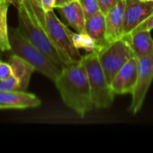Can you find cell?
<instances>
[{
    "instance_id": "obj_8",
    "label": "cell",
    "mask_w": 153,
    "mask_h": 153,
    "mask_svg": "<svg viewBox=\"0 0 153 153\" xmlns=\"http://www.w3.org/2000/svg\"><path fill=\"white\" fill-rule=\"evenodd\" d=\"M152 13L153 1L126 0L124 13L123 35L126 36L131 33Z\"/></svg>"
},
{
    "instance_id": "obj_10",
    "label": "cell",
    "mask_w": 153,
    "mask_h": 153,
    "mask_svg": "<svg viewBox=\"0 0 153 153\" xmlns=\"http://www.w3.org/2000/svg\"><path fill=\"white\" fill-rule=\"evenodd\" d=\"M41 105V100L27 91H0V109L3 108H30Z\"/></svg>"
},
{
    "instance_id": "obj_23",
    "label": "cell",
    "mask_w": 153,
    "mask_h": 153,
    "mask_svg": "<svg viewBox=\"0 0 153 153\" xmlns=\"http://www.w3.org/2000/svg\"><path fill=\"white\" fill-rule=\"evenodd\" d=\"M153 29V13L144 21L138 27H136L133 31H139V30H152ZM132 31V32H133Z\"/></svg>"
},
{
    "instance_id": "obj_14",
    "label": "cell",
    "mask_w": 153,
    "mask_h": 153,
    "mask_svg": "<svg viewBox=\"0 0 153 153\" xmlns=\"http://www.w3.org/2000/svg\"><path fill=\"white\" fill-rule=\"evenodd\" d=\"M124 38L129 43L135 57H142L153 51V39L150 30L133 31Z\"/></svg>"
},
{
    "instance_id": "obj_2",
    "label": "cell",
    "mask_w": 153,
    "mask_h": 153,
    "mask_svg": "<svg viewBox=\"0 0 153 153\" xmlns=\"http://www.w3.org/2000/svg\"><path fill=\"white\" fill-rule=\"evenodd\" d=\"M18 9V30L21 34L41 52L50 57L59 67L65 66L62 58L48 33L39 25L29 0H23Z\"/></svg>"
},
{
    "instance_id": "obj_6",
    "label": "cell",
    "mask_w": 153,
    "mask_h": 153,
    "mask_svg": "<svg viewBox=\"0 0 153 153\" xmlns=\"http://www.w3.org/2000/svg\"><path fill=\"white\" fill-rule=\"evenodd\" d=\"M95 50L109 84L118 71L134 56L129 43L124 37Z\"/></svg>"
},
{
    "instance_id": "obj_18",
    "label": "cell",
    "mask_w": 153,
    "mask_h": 153,
    "mask_svg": "<svg viewBox=\"0 0 153 153\" xmlns=\"http://www.w3.org/2000/svg\"><path fill=\"white\" fill-rule=\"evenodd\" d=\"M30 6L32 8V11L39 23V25L42 27V29L47 32V27H46V12L43 9L42 6V0H29Z\"/></svg>"
},
{
    "instance_id": "obj_21",
    "label": "cell",
    "mask_w": 153,
    "mask_h": 153,
    "mask_svg": "<svg viewBox=\"0 0 153 153\" xmlns=\"http://www.w3.org/2000/svg\"><path fill=\"white\" fill-rule=\"evenodd\" d=\"M100 12L106 15L117 3V0H97Z\"/></svg>"
},
{
    "instance_id": "obj_12",
    "label": "cell",
    "mask_w": 153,
    "mask_h": 153,
    "mask_svg": "<svg viewBox=\"0 0 153 153\" xmlns=\"http://www.w3.org/2000/svg\"><path fill=\"white\" fill-rule=\"evenodd\" d=\"M85 34L93 40L95 49L102 48L108 44L106 39V18L100 11L89 19H86Z\"/></svg>"
},
{
    "instance_id": "obj_17",
    "label": "cell",
    "mask_w": 153,
    "mask_h": 153,
    "mask_svg": "<svg viewBox=\"0 0 153 153\" xmlns=\"http://www.w3.org/2000/svg\"><path fill=\"white\" fill-rule=\"evenodd\" d=\"M73 40L78 49L83 48L88 52H91L95 49V44L93 40L87 34L73 33Z\"/></svg>"
},
{
    "instance_id": "obj_11",
    "label": "cell",
    "mask_w": 153,
    "mask_h": 153,
    "mask_svg": "<svg viewBox=\"0 0 153 153\" xmlns=\"http://www.w3.org/2000/svg\"><path fill=\"white\" fill-rule=\"evenodd\" d=\"M126 0H117V4L105 15L106 39L108 43L123 38L124 13Z\"/></svg>"
},
{
    "instance_id": "obj_15",
    "label": "cell",
    "mask_w": 153,
    "mask_h": 153,
    "mask_svg": "<svg viewBox=\"0 0 153 153\" xmlns=\"http://www.w3.org/2000/svg\"><path fill=\"white\" fill-rule=\"evenodd\" d=\"M9 64L13 70V74L17 78L20 85V91H27L31 74L35 68L25 59L13 54L9 57Z\"/></svg>"
},
{
    "instance_id": "obj_27",
    "label": "cell",
    "mask_w": 153,
    "mask_h": 153,
    "mask_svg": "<svg viewBox=\"0 0 153 153\" xmlns=\"http://www.w3.org/2000/svg\"><path fill=\"white\" fill-rule=\"evenodd\" d=\"M143 1H153V0H143Z\"/></svg>"
},
{
    "instance_id": "obj_16",
    "label": "cell",
    "mask_w": 153,
    "mask_h": 153,
    "mask_svg": "<svg viewBox=\"0 0 153 153\" xmlns=\"http://www.w3.org/2000/svg\"><path fill=\"white\" fill-rule=\"evenodd\" d=\"M11 3L8 0H0V51H11L9 29L7 25V13Z\"/></svg>"
},
{
    "instance_id": "obj_25",
    "label": "cell",
    "mask_w": 153,
    "mask_h": 153,
    "mask_svg": "<svg viewBox=\"0 0 153 153\" xmlns=\"http://www.w3.org/2000/svg\"><path fill=\"white\" fill-rule=\"evenodd\" d=\"M72 1L74 0H55V4H54V7L55 8H58V7H61V6H64L69 3H71Z\"/></svg>"
},
{
    "instance_id": "obj_13",
    "label": "cell",
    "mask_w": 153,
    "mask_h": 153,
    "mask_svg": "<svg viewBox=\"0 0 153 153\" xmlns=\"http://www.w3.org/2000/svg\"><path fill=\"white\" fill-rule=\"evenodd\" d=\"M66 23L74 29L77 33L85 34V16L82 6L78 0H74L71 3L56 8Z\"/></svg>"
},
{
    "instance_id": "obj_4",
    "label": "cell",
    "mask_w": 153,
    "mask_h": 153,
    "mask_svg": "<svg viewBox=\"0 0 153 153\" xmlns=\"http://www.w3.org/2000/svg\"><path fill=\"white\" fill-rule=\"evenodd\" d=\"M81 61L87 73L94 107L96 108H109L114 101L115 94L107 80L96 50L82 56Z\"/></svg>"
},
{
    "instance_id": "obj_19",
    "label": "cell",
    "mask_w": 153,
    "mask_h": 153,
    "mask_svg": "<svg viewBox=\"0 0 153 153\" xmlns=\"http://www.w3.org/2000/svg\"><path fill=\"white\" fill-rule=\"evenodd\" d=\"M84 13L85 19H89L96 13L100 12V6L97 0H78Z\"/></svg>"
},
{
    "instance_id": "obj_7",
    "label": "cell",
    "mask_w": 153,
    "mask_h": 153,
    "mask_svg": "<svg viewBox=\"0 0 153 153\" xmlns=\"http://www.w3.org/2000/svg\"><path fill=\"white\" fill-rule=\"evenodd\" d=\"M137 82L132 93V101L129 110L135 115L142 109L146 95L153 81V51L144 56L136 57Z\"/></svg>"
},
{
    "instance_id": "obj_20",
    "label": "cell",
    "mask_w": 153,
    "mask_h": 153,
    "mask_svg": "<svg viewBox=\"0 0 153 153\" xmlns=\"http://www.w3.org/2000/svg\"><path fill=\"white\" fill-rule=\"evenodd\" d=\"M0 91H20V85L17 78L13 74H12L10 77L0 81Z\"/></svg>"
},
{
    "instance_id": "obj_3",
    "label": "cell",
    "mask_w": 153,
    "mask_h": 153,
    "mask_svg": "<svg viewBox=\"0 0 153 153\" xmlns=\"http://www.w3.org/2000/svg\"><path fill=\"white\" fill-rule=\"evenodd\" d=\"M9 39L13 54L25 59L35 68V71L42 74L52 82L57 79L62 68L25 39L18 28L9 29Z\"/></svg>"
},
{
    "instance_id": "obj_26",
    "label": "cell",
    "mask_w": 153,
    "mask_h": 153,
    "mask_svg": "<svg viewBox=\"0 0 153 153\" xmlns=\"http://www.w3.org/2000/svg\"><path fill=\"white\" fill-rule=\"evenodd\" d=\"M8 1L11 3V4H13L16 8H19V6L22 4L23 0H8Z\"/></svg>"
},
{
    "instance_id": "obj_5",
    "label": "cell",
    "mask_w": 153,
    "mask_h": 153,
    "mask_svg": "<svg viewBox=\"0 0 153 153\" xmlns=\"http://www.w3.org/2000/svg\"><path fill=\"white\" fill-rule=\"evenodd\" d=\"M47 33L56 48L65 65L77 63L82 56L74 43L73 33L56 15L54 10L46 12Z\"/></svg>"
},
{
    "instance_id": "obj_24",
    "label": "cell",
    "mask_w": 153,
    "mask_h": 153,
    "mask_svg": "<svg viewBox=\"0 0 153 153\" xmlns=\"http://www.w3.org/2000/svg\"><path fill=\"white\" fill-rule=\"evenodd\" d=\"M54 4H55V0H42V6L45 12L54 10L55 9Z\"/></svg>"
},
{
    "instance_id": "obj_9",
    "label": "cell",
    "mask_w": 153,
    "mask_h": 153,
    "mask_svg": "<svg viewBox=\"0 0 153 153\" xmlns=\"http://www.w3.org/2000/svg\"><path fill=\"white\" fill-rule=\"evenodd\" d=\"M137 82V62L133 56L118 71L110 82V87L115 95L132 94Z\"/></svg>"
},
{
    "instance_id": "obj_22",
    "label": "cell",
    "mask_w": 153,
    "mask_h": 153,
    "mask_svg": "<svg viewBox=\"0 0 153 153\" xmlns=\"http://www.w3.org/2000/svg\"><path fill=\"white\" fill-rule=\"evenodd\" d=\"M13 74V70L9 63L0 61V81L10 77Z\"/></svg>"
},
{
    "instance_id": "obj_1",
    "label": "cell",
    "mask_w": 153,
    "mask_h": 153,
    "mask_svg": "<svg viewBox=\"0 0 153 153\" xmlns=\"http://www.w3.org/2000/svg\"><path fill=\"white\" fill-rule=\"evenodd\" d=\"M54 82L64 103L80 117L92 110L91 87L82 61L65 65Z\"/></svg>"
}]
</instances>
